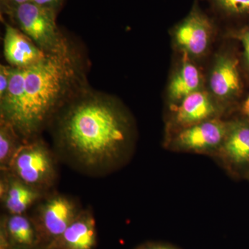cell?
I'll use <instances>...</instances> for the list:
<instances>
[{
  "mask_svg": "<svg viewBox=\"0 0 249 249\" xmlns=\"http://www.w3.org/2000/svg\"><path fill=\"white\" fill-rule=\"evenodd\" d=\"M10 165L19 181L31 187L45 186L53 178V162L47 149L41 144L19 147Z\"/></svg>",
  "mask_w": 249,
  "mask_h": 249,
  "instance_id": "5",
  "label": "cell"
},
{
  "mask_svg": "<svg viewBox=\"0 0 249 249\" xmlns=\"http://www.w3.org/2000/svg\"><path fill=\"white\" fill-rule=\"evenodd\" d=\"M76 71L70 52L27 67L22 101L8 124L24 137L36 133L70 91Z\"/></svg>",
  "mask_w": 249,
  "mask_h": 249,
  "instance_id": "2",
  "label": "cell"
},
{
  "mask_svg": "<svg viewBox=\"0 0 249 249\" xmlns=\"http://www.w3.org/2000/svg\"><path fill=\"white\" fill-rule=\"evenodd\" d=\"M27 67H13L9 88L1 101V120L11 122L16 115L24 94Z\"/></svg>",
  "mask_w": 249,
  "mask_h": 249,
  "instance_id": "14",
  "label": "cell"
},
{
  "mask_svg": "<svg viewBox=\"0 0 249 249\" xmlns=\"http://www.w3.org/2000/svg\"><path fill=\"white\" fill-rule=\"evenodd\" d=\"M236 37H238L243 47L244 59L249 69V27L237 32Z\"/></svg>",
  "mask_w": 249,
  "mask_h": 249,
  "instance_id": "20",
  "label": "cell"
},
{
  "mask_svg": "<svg viewBox=\"0 0 249 249\" xmlns=\"http://www.w3.org/2000/svg\"><path fill=\"white\" fill-rule=\"evenodd\" d=\"M58 238L63 249H91L96 242L94 220L88 214L77 216Z\"/></svg>",
  "mask_w": 249,
  "mask_h": 249,
  "instance_id": "13",
  "label": "cell"
},
{
  "mask_svg": "<svg viewBox=\"0 0 249 249\" xmlns=\"http://www.w3.org/2000/svg\"><path fill=\"white\" fill-rule=\"evenodd\" d=\"M16 134L14 127L1 120L0 129V163L1 168L11 165L15 154L19 148L16 147Z\"/></svg>",
  "mask_w": 249,
  "mask_h": 249,
  "instance_id": "17",
  "label": "cell"
},
{
  "mask_svg": "<svg viewBox=\"0 0 249 249\" xmlns=\"http://www.w3.org/2000/svg\"><path fill=\"white\" fill-rule=\"evenodd\" d=\"M8 231L15 242L22 245H31L35 235L30 222L22 214H13L7 224Z\"/></svg>",
  "mask_w": 249,
  "mask_h": 249,
  "instance_id": "16",
  "label": "cell"
},
{
  "mask_svg": "<svg viewBox=\"0 0 249 249\" xmlns=\"http://www.w3.org/2000/svg\"><path fill=\"white\" fill-rule=\"evenodd\" d=\"M213 35V26L211 20L195 9L175 27L173 40L182 53L192 59L197 58L207 53Z\"/></svg>",
  "mask_w": 249,
  "mask_h": 249,
  "instance_id": "4",
  "label": "cell"
},
{
  "mask_svg": "<svg viewBox=\"0 0 249 249\" xmlns=\"http://www.w3.org/2000/svg\"><path fill=\"white\" fill-rule=\"evenodd\" d=\"M182 54L181 62L170 78L167 88V96L173 106L181 102L191 93L203 89L204 84V76L200 69L191 58Z\"/></svg>",
  "mask_w": 249,
  "mask_h": 249,
  "instance_id": "10",
  "label": "cell"
},
{
  "mask_svg": "<svg viewBox=\"0 0 249 249\" xmlns=\"http://www.w3.org/2000/svg\"><path fill=\"white\" fill-rule=\"evenodd\" d=\"M5 58L13 67H30L47 55L22 31L6 24L4 38Z\"/></svg>",
  "mask_w": 249,
  "mask_h": 249,
  "instance_id": "9",
  "label": "cell"
},
{
  "mask_svg": "<svg viewBox=\"0 0 249 249\" xmlns=\"http://www.w3.org/2000/svg\"><path fill=\"white\" fill-rule=\"evenodd\" d=\"M229 124L214 118L180 129L174 143L181 150L203 152L220 148L227 137Z\"/></svg>",
  "mask_w": 249,
  "mask_h": 249,
  "instance_id": "6",
  "label": "cell"
},
{
  "mask_svg": "<svg viewBox=\"0 0 249 249\" xmlns=\"http://www.w3.org/2000/svg\"><path fill=\"white\" fill-rule=\"evenodd\" d=\"M173 107L174 121L180 129L214 119L218 111L217 101L204 89L191 93Z\"/></svg>",
  "mask_w": 249,
  "mask_h": 249,
  "instance_id": "8",
  "label": "cell"
},
{
  "mask_svg": "<svg viewBox=\"0 0 249 249\" xmlns=\"http://www.w3.org/2000/svg\"><path fill=\"white\" fill-rule=\"evenodd\" d=\"M38 196L33 187L21 181H13L6 191L5 205L11 214H22Z\"/></svg>",
  "mask_w": 249,
  "mask_h": 249,
  "instance_id": "15",
  "label": "cell"
},
{
  "mask_svg": "<svg viewBox=\"0 0 249 249\" xmlns=\"http://www.w3.org/2000/svg\"><path fill=\"white\" fill-rule=\"evenodd\" d=\"M9 8L21 31L46 55L70 53L68 44L55 22V9L31 1Z\"/></svg>",
  "mask_w": 249,
  "mask_h": 249,
  "instance_id": "3",
  "label": "cell"
},
{
  "mask_svg": "<svg viewBox=\"0 0 249 249\" xmlns=\"http://www.w3.org/2000/svg\"><path fill=\"white\" fill-rule=\"evenodd\" d=\"M168 249L161 248V247H159V248H155V249Z\"/></svg>",
  "mask_w": 249,
  "mask_h": 249,
  "instance_id": "24",
  "label": "cell"
},
{
  "mask_svg": "<svg viewBox=\"0 0 249 249\" xmlns=\"http://www.w3.org/2000/svg\"><path fill=\"white\" fill-rule=\"evenodd\" d=\"M221 10L234 16H249V0H214Z\"/></svg>",
  "mask_w": 249,
  "mask_h": 249,
  "instance_id": "18",
  "label": "cell"
},
{
  "mask_svg": "<svg viewBox=\"0 0 249 249\" xmlns=\"http://www.w3.org/2000/svg\"><path fill=\"white\" fill-rule=\"evenodd\" d=\"M60 137L65 147L86 166L112 163L129 138V124L113 100L87 96L69 108L61 121Z\"/></svg>",
  "mask_w": 249,
  "mask_h": 249,
  "instance_id": "1",
  "label": "cell"
},
{
  "mask_svg": "<svg viewBox=\"0 0 249 249\" xmlns=\"http://www.w3.org/2000/svg\"><path fill=\"white\" fill-rule=\"evenodd\" d=\"M242 114L249 121V95L248 97L246 98L245 102L243 103L242 107Z\"/></svg>",
  "mask_w": 249,
  "mask_h": 249,
  "instance_id": "22",
  "label": "cell"
},
{
  "mask_svg": "<svg viewBox=\"0 0 249 249\" xmlns=\"http://www.w3.org/2000/svg\"><path fill=\"white\" fill-rule=\"evenodd\" d=\"M7 1L9 2V6H12L27 2V1H31V0H7Z\"/></svg>",
  "mask_w": 249,
  "mask_h": 249,
  "instance_id": "23",
  "label": "cell"
},
{
  "mask_svg": "<svg viewBox=\"0 0 249 249\" xmlns=\"http://www.w3.org/2000/svg\"><path fill=\"white\" fill-rule=\"evenodd\" d=\"M32 2L40 5V6H48V7L56 9L61 0H31Z\"/></svg>",
  "mask_w": 249,
  "mask_h": 249,
  "instance_id": "21",
  "label": "cell"
},
{
  "mask_svg": "<svg viewBox=\"0 0 249 249\" xmlns=\"http://www.w3.org/2000/svg\"><path fill=\"white\" fill-rule=\"evenodd\" d=\"M221 152L235 168H249V121L230 123Z\"/></svg>",
  "mask_w": 249,
  "mask_h": 249,
  "instance_id": "11",
  "label": "cell"
},
{
  "mask_svg": "<svg viewBox=\"0 0 249 249\" xmlns=\"http://www.w3.org/2000/svg\"><path fill=\"white\" fill-rule=\"evenodd\" d=\"M13 67L1 65L0 67V99L4 97L9 88Z\"/></svg>",
  "mask_w": 249,
  "mask_h": 249,
  "instance_id": "19",
  "label": "cell"
},
{
  "mask_svg": "<svg viewBox=\"0 0 249 249\" xmlns=\"http://www.w3.org/2000/svg\"><path fill=\"white\" fill-rule=\"evenodd\" d=\"M77 217L76 207L72 201L62 196L47 201L42 211V220L49 235L60 237Z\"/></svg>",
  "mask_w": 249,
  "mask_h": 249,
  "instance_id": "12",
  "label": "cell"
},
{
  "mask_svg": "<svg viewBox=\"0 0 249 249\" xmlns=\"http://www.w3.org/2000/svg\"><path fill=\"white\" fill-rule=\"evenodd\" d=\"M209 92L217 102H231L242 89L238 59L228 52L218 54L209 75Z\"/></svg>",
  "mask_w": 249,
  "mask_h": 249,
  "instance_id": "7",
  "label": "cell"
}]
</instances>
